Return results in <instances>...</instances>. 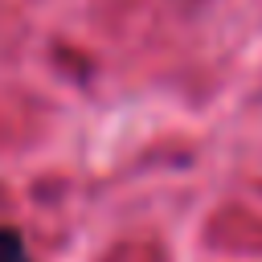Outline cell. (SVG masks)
Returning <instances> with one entry per match:
<instances>
[{"instance_id":"cell-1","label":"cell","mask_w":262,"mask_h":262,"mask_svg":"<svg viewBox=\"0 0 262 262\" xmlns=\"http://www.w3.org/2000/svg\"><path fill=\"white\" fill-rule=\"evenodd\" d=\"M0 262H29L25 237L16 229H0Z\"/></svg>"}]
</instances>
